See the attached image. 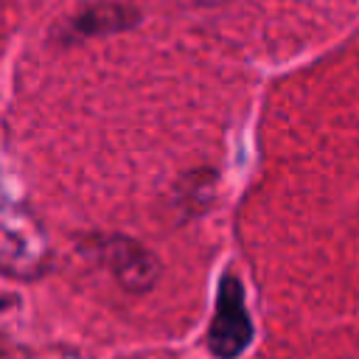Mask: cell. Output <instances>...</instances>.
I'll return each instance as SVG.
<instances>
[{"label": "cell", "instance_id": "obj_1", "mask_svg": "<svg viewBox=\"0 0 359 359\" xmlns=\"http://www.w3.org/2000/svg\"><path fill=\"white\" fill-rule=\"evenodd\" d=\"M252 339V323L244 306V289L236 275H224L208 328V351L219 359H236Z\"/></svg>", "mask_w": 359, "mask_h": 359}, {"label": "cell", "instance_id": "obj_2", "mask_svg": "<svg viewBox=\"0 0 359 359\" xmlns=\"http://www.w3.org/2000/svg\"><path fill=\"white\" fill-rule=\"evenodd\" d=\"M109 250V264L112 269L118 272V278L129 286V289H143L151 283L154 278V266H151V258L137 247V244H129L123 241L121 247H107Z\"/></svg>", "mask_w": 359, "mask_h": 359}, {"label": "cell", "instance_id": "obj_3", "mask_svg": "<svg viewBox=\"0 0 359 359\" xmlns=\"http://www.w3.org/2000/svg\"><path fill=\"white\" fill-rule=\"evenodd\" d=\"M126 25H132V11L129 8H123V6H98V8L84 11L73 22V31L87 36V34L115 31V28H126Z\"/></svg>", "mask_w": 359, "mask_h": 359}, {"label": "cell", "instance_id": "obj_4", "mask_svg": "<svg viewBox=\"0 0 359 359\" xmlns=\"http://www.w3.org/2000/svg\"><path fill=\"white\" fill-rule=\"evenodd\" d=\"M196 3H205V6H216V3H224V0H196Z\"/></svg>", "mask_w": 359, "mask_h": 359}]
</instances>
